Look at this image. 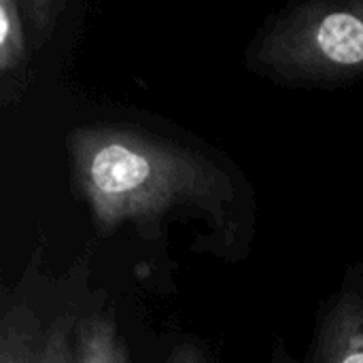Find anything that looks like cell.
<instances>
[{
    "instance_id": "6da1fadb",
    "label": "cell",
    "mask_w": 363,
    "mask_h": 363,
    "mask_svg": "<svg viewBox=\"0 0 363 363\" xmlns=\"http://www.w3.org/2000/svg\"><path fill=\"white\" fill-rule=\"evenodd\" d=\"M70 179L98 236L134 230L157 240L191 225L196 253L240 262L255 238V194L217 149L136 119L70 130Z\"/></svg>"
},
{
    "instance_id": "7a4b0ae2",
    "label": "cell",
    "mask_w": 363,
    "mask_h": 363,
    "mask_svg": "<svg viewBox=\"0 0 363 363\" xmlns=\"http://www.w3.org/2000/svg\"><path fill=\"white\" fill-rule=\"evenodd\" d=\"M251 72L283 87L363 81V0H308L270 15L247 53Z\"/></svg>"
},
{
    "instance_id": "3957f363",
    "label": "cell",
    "mask_w": 363,
    "mask_h": 363,
    "mask_svg": "<svg viewBox=\"0 0 363 363\" xmlns=\"http://www.w3.org/2000/svg\"><path fill=\"white\" fill-rule=\"evenodd\" d=\"M89 268L81 257L66 274L43 270V251L30 255L0 308V363H74L77 332L89 306Z\"/></svg>"
},
{
    "instance_id": "277c9868",
    "label": "cell",
    "mask_w": 363,
    "mask_h": 363,
    "mask_svg": "<svg viewBox=\"0 0 363 363\" xmlns=\"http://www.w3.org/2000/svg\"><path fill=\"white\" fill-rule=\"evenodd\" d=\"M64 0L0 2V102L15 104L30 85L34 57L57 32Z\"/></svg>"
},
{
    "instance_id": "5b68a950",
    "label": "cell",
    "mask_w": 363,
    "mask_h": 363,
    "mask_svg": "<svg viewBox=\"0 0 363 363\" xmlns=\"http://www.w3.org/2000/svg\"><path fill=\"white\" fill-rule=\"evenodd\" d=\"M304 363H363V266L321 304Z\"/></svg>"
},
{
    "instance_id": "8992f818",
    "label": "cell",
    "mask_w": 363,
    "mask_h": 363,
    "mask_svg": "<svg viewBox=\"0 0 363 363\" xmlns=\"http://www.w3.org/2000/svg\"><path fill=\"white\" fill-rule=\"evenodd\" d=\"M74 363H130V351L108 298L91 294L89 306L79 321Z\"/></svg>"
},
{
    "instance_id": "52a82bcc",
    "label": "cell",
    "mask_w": 363,
    "mask_h": 363,
    "mask_svg": "<svg viewBox=\"0 0 363 363\" xmlns=\"http://www.w3.org/2000/svg\"><path fill=\"white\" fill-rule=\"evenodd\" d=\"M164 363H213V355L200 340H183L170 349Z\"/></svg>"
},
{
    "instance_id": "ba28073f",
    "label": "cell",
    "mask_w": 363,
    "mask_h": 363,
    "mask_svg": "<svg viewBox=\"0 0 363 363\" xmlns=\"http://www.w3.org/2000/svg\"><path fill=\"white\" fill-rule=\"evenodd\" d=\"M266 363H304V359H296V357L291 355V351L285 347V342L279 340Z\"/></svg>"
}]
</instances>
